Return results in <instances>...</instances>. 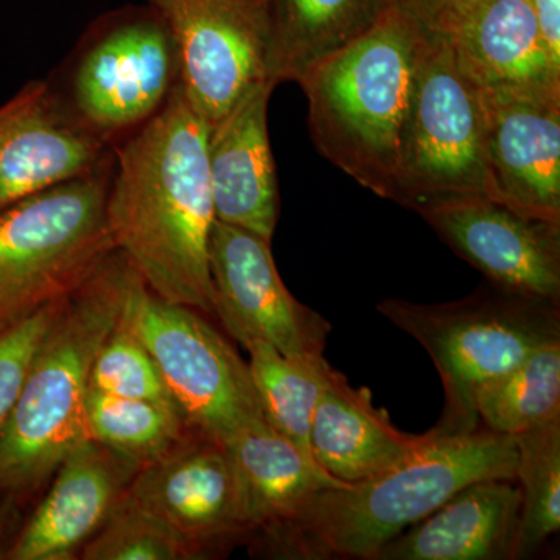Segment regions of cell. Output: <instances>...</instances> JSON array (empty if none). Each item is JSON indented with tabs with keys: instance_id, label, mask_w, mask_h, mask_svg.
Masks as SVG:
<instances>
[{
	"instance_id": "1",
	"label": "cell",
	"mask_w": 560,
	"mask_h": 560,
	"mask_svg": "<svg viewBox=\"0 0 560 560\" xmlns=\"http://www.w3.org/2000/svg\"><path fill=\"white\" fill-rule=\"evenodd\" d=\"M208 138L179 83L147 124L114 145L106 215L116 248L154 294L215 315Z\"/></svg>"
},
{
	"instance_id": "2",
	"label": "cell",
	"mask_w": 560,
	"mask_h": 560,
	"mask_svg": "<svg viewBox=\"0 0 560 560\" xmlns=\"http://www.w3.org/2000/svg\"><path fill=\"white\" fill-rule=\"evenodd\" d=\"M515 440L478 427L427 431V441L368 480L320 489L294 521L260 536L275 558L374 560L405 529L429 517L470 482L515 481Z\"/></svg>"
},
{
	"instance_id": "3",
	"label": "cell",
	"mask_w": 560,
	"mask_h": 560,
	"mask_svg": "<svg viewBox=\"0 0 560 560\" xmlns=\"http://www.w3.org/2000/svg\"><path fill=\"white\" fill-rule=\"evenodd\" d=\"M139 278L116 249L61 301L0 434V495H32L86 440L92 364Z\"/></svg>"
},
{
	"instance_id": "4",
	"label": "cell",
	"mask_w": 560,
	"mask_h": 560,
	"mask_svg": "<svg viewBox=\"0 0 560 560\" xmlns=\"http://www.w3.org/2000/svg\"><path fill=\"white\" fill-rule=\"evenodd\" d=\"M422 38V25L396 5L370 33L298 81L316 150L386 200L394 197L401 124Z\"/></svg>"
},
{
	"instance_id": "5",
	"label": "cell",
	"mask_w": 560,
	"mask_h": 560,
	"mask_svg": "<svg viewBox=\"0 0 560 560\" xmlns=\"http://www.w3.org/2000/svg\"><path fill=\"white\" fill-rule=\"evenodd\" d=\"M377 311L410 335L433 360L444 408L433 430L469 433L480 427L475 393L534 350L560 341V304L485 282L469 296L441 304L383 300Z\"/></svg>"
},
{
	"instance_id": "6",
	"label": "cell",
	"mask_w": 560,
	"mask_h": 560,
	"mask_svg": "<svg viewBox=\"0 0 560 560\" xmlns=\"http://www.w3.org/2000/svg\"><path fill=\"white\" fill-rule=\"evenodd\" d=\"M110 171L113 162L0 212V335L79 289L117 249Z\"/></svg>"
},
{
	"instance_id": "7",
	"label": "cell",
	"mask_w": 560,
	"mask_h": 560,
	"mask_svg": "<svg viewBox=\"0 0 560 560\" xmlns=\"http://www.w3.org/2000/svg\"><path fill=\"white\" fill-rule=\"evenodd\" d=\"M492 198L482 92L459 69L444 36L423 31L405 110L393 201L419 210Z\"/></svg>"
},
{
	"instance_id": "8",
	"label": "cell",
	"mask_w": 560,
	"mask_h": 560,
	"mask_svg": "<svg viewBox=\"0 0 560 560\" xmlns=\"http://www.w3.org/2000/svg\"><path fill=\"white\" fill-rule=\"evenodd\" d=\"M201 315L162 300L140 278L127 304L132 329L190 429L228 444L268 422L248 363Z\"/></svg>"
},
{
	"instance_id": "9",
	"label": "cell",
	"mask_w": 560,
	"mask_h": 560,
	"mask_svg": "<svg viewBox=\"0 0 560 560\" xmlns=\"http://www.w3.org/2000/svg\"><path fill=\"white\" fill-rule=\"evenodd\" d=\"M179 84L175 40L158 11L125 7L95 22L70 68L62 101L110 145L147 124Z\"/></svg>"
},
{
	"instance_id": "10",
	"label": "cell",
	"mask_w": 560,
	"mask_h": 560,
	"mask_svg": "<svg viewBox=\"0 0 560 560\" xmlns=\"http://www.w3.org/2000/svg\"><path fill=\"white\" fill-rule=\"evenodd\" d=\"M167 24L179 60V83L208 127L268 80L264 0H145Z\"/></svg>"
},
{
	"instance_id": "11",
	"label": "cell",
	"mask_w": 560,
	"mask_h": 560,
	"mask_svg": "<svg viewBox=\"0 0 560 560\" xmlns=\"http://www.w3.org/2000/svg\"><path fill=\"white\" fill-rule=\"evenodd\" d=\"M213 311L243 348L265 341L283 353H323L329 320L298 301L280 278L271 242L217 220L209 242Z\"/></svg>"
},
{
	"instance_id": "12",
	"label": "cell",
	"mask_w": 560,
	"mask_h": 560,
	"mask_svg": "<svg viewBox=\"0 0 560 560\" xmlns=\"http://www.w3.org/2000/svg\"><path fill=\"white\" fill-rule=\"evenodd\" d=\"M128 493L213 558L250 536L237 464L223 442L190 434L140 467Z\"/></svg>"
},
{
	"instance_id": "13",
	"label": "cell",
	"mask_w": 560,
	"mask_h": 560,
	"mask_svg": "<svg viewBox=\"0 0 560 560\" xmlns=\"http://www.w3.org/2000/svg\"><path fill=\"white\" fill-rule=\"evenodd\" d=\"M416 212L488 282L560 304V223L521 215L488 197L456 198Z\"/></svg>"
},
{
	"instance_id": "14",
	"label": "cell",
	"mask_w": 560,
	"mask_h": 560,
	"mask_svg": "<svg viewBox=\"0 0 560 560\" xmlns=\"http://www.w3.org/2000/svg\"><path fill=\"white\" fill-rule=\"evenodd\" d=\"M114 147L75 116L49 81L0 106V212L113 162Z\"/></svg>"
},
{
	"instance_id": "15",
	"label": "cell",
	"mask_w": 560,
	"mask_h": 560,
	"mask_svg": "<svg viewBox=\"0 0 560 560\" xmlns=\"http://www.w3.org/2000/svg\"><path fill=\"white\" fill-rule=\"evenodd\" d=\"M481 92L492 200L560 223V101Z\"/></svg>"
},
{
	"instance_id": "16",
	"label": "cell",
	"mask_w": 560,
	"mask_h": 560,
	"mask_svg": "<svg viewBox=\"0 0 560 560\" xmlns=\"http://www.w3.org/2000/svg\"><path fill=\"white\" fill-rule=\"evenodd\" d=\"M139 464L86 438L68 453L49 493L7 551L11 560H69L102 528Z\"/></svg>"
},
{
	"instance_id": "17",
	"label": "cell",
	"mask_w": 560,
	"mask_h": 560,
	"mask_svg": "<svg viewBox=\"0 0 560 560\" xmlns=\"http://www.w3.org/2000/svg\"><path fill=\"white\" fill-rule=\"evenodd\" d=\"M276 84H256L209 127L208 164L215 219L272 241L279 220V186L268 132Z\"/></svg>"
},
{
	"instance_id": "18",
	"label": "cell",
	"mask_w": 560,
	"mask_h": 560,
	"mask_svg": "<svg viewBox=\"0 0 560 560\" xmlns=\"http://www.w3.org/2000/svg\"><path fill=\"white\" fill-rule=\"evenodd\" d=\"M441 36L481 91L560 101V72L541 44L530 0H481Z\"/></svg>"
},
{
	"instance_id": "19",
	"label": "cell",
	"mask_w": 560,
	"mask_h": 560,
	"mask_svg": "<svg viewBox=\"0 0 560 560\" xmlns=\"http://www.w3.org/2000/svg\"><path fill=\"white\" fill-rule=\"evenodd\" d=\"M521 512L517 482H470L394 537L374 560H515Z\"/></svg>"
},
{
	"instance_id": "20",
	"label": "cell",
	"mask_w": 560,
	"mask_h": 560,
	"mask_svg": "<svg viewBox=\"0 0 560 560\" xmlns=\"http://www.w3.org/2000/svg\"><path fill=\"white\" fill-rule=\"evenodd\" d=\"M427 433H405L375 407L371 390L350 385L335 370L320 393L311 430V451L320 470L341 482L382 474L412 455Z\"/></svg>"
},
{
	"instance_id": "21",
	"label": "cell",
	"mask_w": 560,
	"mask_h": 560,
	"mask_svg": "<svg viewBox=\"0 0 560 560\" xmlns=\"http://www.w3.org/2000/svg\"><path fill=\"white\" fill-rule=\"evenodd\" d=\"M268 80L298 83L308 69L370 33L396 0H264Z\"/></svg>"
},
{
	"instance_id": "22",
	"label": "cell",
	"mask_w": 560,
	"mask_h": 560,
	"mask_svg": "<svg viewBox=\"0 0 560 560\" xmlns=\"http://www.w3.org/2000/svg\"><path fill=\"white\" fill-rule=\"evenodd\" d=\"M241 474L250 536L289 525L320 489L341 486L268 423L228 442Z\"/></svg>"
},
{
	"instance_id": "23",
	"label": "cell",
	"mask_w": 560,
	"mask_h": 560,
	"mask_svg": "<svg viewBox=\"0 0 560 560\" xmlns=\"http://www.w3.org/2000/svg\"><path fill=\"white\" fill-rule=\"evenodd\" d=\"M245 349L268 425L315 460L311 451L313 415L335 368L323 353H283L265 341L249 342Z\"/></svg>"
},
{
	"instance_id": "24",
	"label": "cell",
	"mask_w": 560,
	"mask_h": 560,
	"mask_svg": "<svg viewBox=\"0 0 560 560\" xmlns=\"http://www.w3.org/2000/svg\"><path fill=\"white\" fill-rule=\"evenodd\" d=\"M480 425L518 436L560 418V341L534 350L475 393Z\"/></svg>"
},
{
	"instance_id": "25",
	"label": "cell",
	"mask_w": 560,
	"mask_h": 560,
	"mask_svg": "<svg viewBox=\"0 0 560 560\" xmlns=\"http://www.w3.org/2000/svg\"><path fill=\"white\" fill-rule=\"evenodd\" d=\"M191 433L175 405L124 399L92 389L88 394V438L140 467L167 455Z\"/></svg>"
},
{
	"instance_id": "26",
	"label": "cell",
	"mask_w": 560,
	"mask_h": 560,
	"mask_svg": "<svg viewBox=\"0 0 560 560\" xmlns=\"http://www.w3.org/2000/svg\"><path fill=\"white\" fill-rule=\"evenodd\" d=\"M522 490L515 560L529 559L560 529V418L514 438Z\"/></svg>"
},
{
	"instance_id": "27",
	"label": "cell",
	"mask_w": 560,
	"mask_h": 560,
	"mask_svg": "<svg viewBox=\"0 0 560 560\" xmlns=\"http://www.w3.org/2000/svg\"><path fill=\"white\" fill-rule=\"evenodd\" d=\"M84 560L208 559L198 545L125 493L101 529L84 544Z\"/></svg>"
},
{
	"instance_id": "28",
	"label": "cell",
	"mask_w": 560,
	"mask_h": 560,
	"mask_svg": "<svg viewBox=\"0 0 560 560\" xmlns=\"http://www.w3.org/2000/svg\"><path fill=\"white\" fill-rule=\"evenodd\" d=\"M90 389L106 396L164 401L176 407L160 368L132 329L127 307L95 357Z\"/></svg>"
},
{
	"instance_id": "29",
	"label": "cell",
	"mask_w": 560,
	"mask_h": 560,
	"mask_svg": "<svg viewBox=\"0 0 560 560\" xmlns=\"http://www.w3.org/2000/svg\"><path fill=\"white\" fill-rule=\"evenodd\" d=\"M61 301L46 305L20 326L0 335V434L16 407L33 357Z\"/></svg>"
},
{
	"instance_id": "30",
	"label": "cell",
	"mask_w": 560,
	"mask_h": 560,
	"mask_svg": "<svg viewBox=\"0 0 560 560\" xmlns=\"http://www.w3.org/2000/svg\"><path fill=\"white\" fill-rule=\"evenodd\" d=\"M481 0H396V5L422 25L423 31L447 35Z\"/></svg>"
},
{
	"instance_id": "31",
	"label": "cell",
	"mask_w": 560,
	"mask_h": 560,
	"mask_svg": "<svg viewBox=\"0 0 560 560\" xmlns=\"http://www.w3.org/2000/svg\"><path fill=\"white\" fill-rule=\"evenodd\" d=\"M545 51L560 72V0H530Z\"/></svg>"
},
{
	"instance_id": "32",
	"label": "cell",
	"mask_w": 560,
	"mask_h": 560,
	"mask_svg": "<svg viewBox=\"0 0 560 560\" xmlns=\"http://www.w3.org/2000/svg\"><path fill=\"white\" fill-rule=\"evenodd\" d=\"M7 558V552L3 551L2 541H0V559Z\"/></svg>"
}]
</instances>
